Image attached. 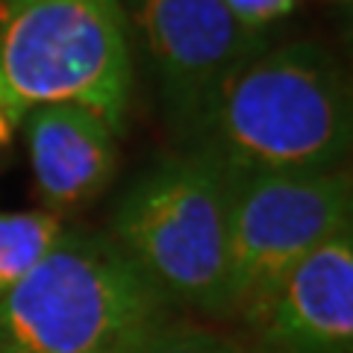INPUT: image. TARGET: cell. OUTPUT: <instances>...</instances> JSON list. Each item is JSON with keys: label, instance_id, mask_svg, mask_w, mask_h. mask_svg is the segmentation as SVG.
<instances>
[{"label": "cell", "instance_id": "cell-3", "mask_svg": "<svg viewBox=\"0 0 353 353\" xmlns=\"http://www.w3.org/2000/svg\"><path fill=\"white\" fill-rule=\"evenodd\" d=\"M132 94L121 0H0V106L80 103L124 132Z\"/></svg>", "mask_w": 353, "mask_h": 353}, {"label": "cell", "instance_id": "cell-1", "mask_svg": "<svg viewBox=\"0 0 353 353\" xmlns=\"http://www.w3.org/2000/svg\"><path fill=\"white\" fill-rule=\"evenodd\" d=\"M353 103L341 65L312 41L259 48L215 88L185 141L236 176L345 168Z\"/></svg>", "mask_w": 353, "mask_h": 353}, {"label": "cell", "instance_id": "cell-5", "mask_svg": "<svg viewBox=\"0 0 353 353\" xmlns=\"http://www.w3.org/2000/svg\"><path fill=\"white\" fill-rule=\"evenodd\" d=\"M347 168L236 176L230 224V315L256 318L309 253L350 230Z\"/></svg>", "mask_w": 353, "mask_h": 353}, {"label": "cell", "instance_id": "cell-11", "mask_svg": "<svg viewBox=\"0 0 353 353\" xmlns=\"http://www.w3.org/2000/svg\"><path fill=\"white\" fill-rule=\"evenodd\" d=\"M297 0H224V6L236 15L239 24H245L250 30H262L265 24L277 21L283 15H289Z\"/></svg>", "mask_w": 353, "mask_h": 353}, {"label": "cell", "instance_id": "cell-9", "mask_svg": "<svg viewBox=\"0 0 353 353\" xmlns=\"http://www.w3.org/2000/svg\"><path fill=\"white\" fill-rule=\"evenodd\" d=\"M62 236V215L50 209L0 212V297L15 289Z\"/></svg>", "mask_w": 353, "mask_h": 353}, {"label": "cell", "instance_id": "cell-10", "mask_svg": "<svg viewBox=\"0 0 353 353\" xmlns=\"http://www.w3.org/2000/svg\"><path fill=\"white\" fill-rule=\"evenodd\" d=\"M112 353H248V347L218 330L159 318L127 336Z\"/></svg>", "mask_w": 353, "mask_h": 353}, {"label": "cell", "instance_id": "cell-2", "mask_svg": "<svg viewBox=\"0 0 353 353\" xmlns=\"http://www.w3.org/2000/svg\"><path fill=\"white\" fill-rule=\"evenodd\" d=\"M236 174L201 150L150 165L118 201L112 241L168 306L230 315Z\"/></svg>", "mask_w": 353, "mask_h": 353}, {"label": "cell", "instance_id": "cell-7", "mask_svg": "<svg viewBox=\"0 0 353 353\" xmlns=\"http://www.w3.org/2000/svg\"><path fill=\"white\" fill-rule=\"evenodd\" d=\"M248 327L256 336V353H350L353 230L292 268Z\"/></svg>", "mask_w": 353, "mask_h": 353}, {"label": "cell", "instance_id": "cell-12", "mask_svg": "<svg viewBox=\"0 0 353 353\" xmlns=\"http://www.w3.org/2000/svg\"><path fill=\"white\" fill-rule=\"evenodd\" d=\"M15 121H12V115H9L6 112V109L3 106H0V150H3L6 145H9V141H12V132H15Z\"/></svg>", "mask_w": 353, "mask_h": 353}, {"label": "cell", "instance_id": "cell-4", "mask_svg": "<svg viewBox=\"0 0 353 353\" xmlns=\"http://www.w3.org/2000/svg\"><path fill=\"white\" fill-rule=\"evenodd\" d=\"M168 303L106 236L65 233L0 297V353H112Z\"/></svg>", "mask_w": 353, "mask_h": 353}, {"label": "cell", "instance_id": "cell-8", "mask_svg": "<svg viewBox=\"0 0 353 353\" xmlns=\"http://www.w3.org/2000/svg\"><path fill=\"white\" fill-rule=\"evenodd\" d=\"M30 168L50 212L92 201L118 165V132L80 103H48L24 115Z\"/></svg>", "mask_w": 353, "mask_h": 353}, {"label": "cell", "instance_id": "cell-6", "mask_svg": "<svg viewBox=\"0 0 353 353\" xmlns=\"http://www.w3.org/2000/svg\"><path fill=\"white\" fill-rule=\"evenodd\" d=\"M150 68L174 132L194 136L221 80L265 48L259 32L239 24L224 0H132Z\"/></svg>", "mask_w": 353, "mask_h": 353}]
</instances>
